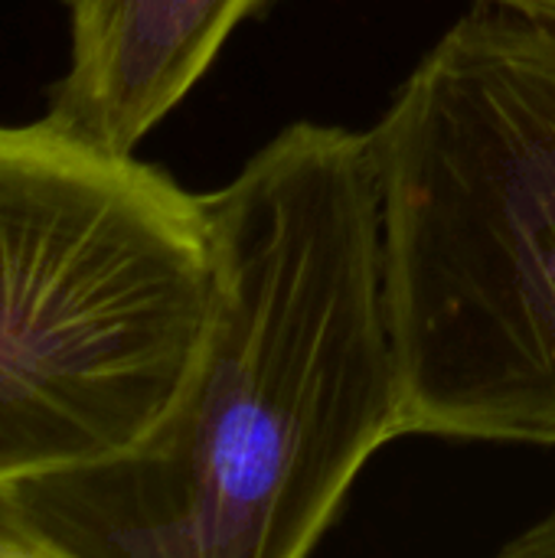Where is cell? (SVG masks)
Masks as SVG:
<instances>
[{"instance_id":"cell-1","label":"cell","mask_w":555,"mask_h":558,"mask_svg":"<svg viewBox=\"0 0 555 558\" xmlns=\"http://www.w3.org/2000/svg\"><path fill=\"white\" fill-rule=\"evenodd\" d=\"M216 298L141 458L56 494L59 558H301L402 438L370 131L298 121L203 193Z\"/></svg>"},{"instance_id":"cell-2","label":"cell","mask_w":555,"mask_h":558,"mask_svg":"<svg viewBox=\"0 0 555 558\" xmlns=\"http://www.w3.org/2000/svg\"><path fill=\"white\" fill-rule=\"evenodd\" d=\"M370 144L402 432L555 448V23L474 3Z\"/></svg>"},{"instance_id":"cell-3","label":"cell","mask_w":555,"mask_h":558,"mask_svg":"<svg viewBox=\"0 0 555 558\" xmlns=\"http://www.w3.org/2000/svg\"><path fill=\"white\" fill-rule=\"evenodd\" d=\"M213 298L203 193L46 114L0 121V558H52L46 500L160 441Z\"/></svg>"},{"instance_id":"cell-4","label":"cell","mask_w":555,"mask_h":558,"mask_svg":"<svg viewBox=\"0 0 555 558\" xmlns=\"http://www.w3.org/2000/svg\"><path fill=\"white\" fill-rule=\"evenodd\" d=\"M69 62L46 92V118L134 154L196 88L226 39L265 0H59Z\"/></svg>"},{"instance_id":"cell-5","label":"cell","mask_w":555,"mask_h":558,"mask_svg":"<svg viewBox=\"0 0 555 558\" xmlns=\"http://www.w3.org/2000/svg\"><path fill=\"white\" fill-rule=\"evenodd\" d=\"M504 556L510 558H555V510L540 520L533 530L520 533L510 546H504Z\"/></svg>"}]
</instances>
